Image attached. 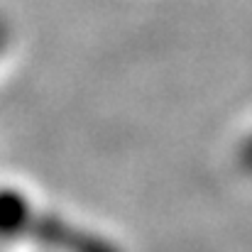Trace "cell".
Returning a JSON list of instances; mask_svg holds the SVG:
<instances>
[{
  "label": "cell",
  "instance_id": "1",
  "mask_svg": "<svg viewBox=\"0 0 252 252\" xmlns=\"http://www.w3.org/2000/svg\"><path fill=\"white\" fill-rule=\"evenodd\" d=\"M0 42H2V30H0Z\"/></svg>",
  "mask_w": 252,
  "mask_h": 252
}]
</instances>
